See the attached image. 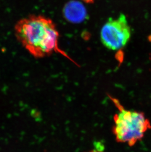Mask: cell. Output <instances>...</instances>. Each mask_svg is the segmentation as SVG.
<instances>
[{"label": "cell", "instance_id": "cell-1", "mask_svg": "<svg viewBox=\"0 0 151 152\" xmlns=\"http://www.w3.org/2000/svg\"><path fill=\"white\" fill-rule=\"evenodd\" d=\"M15 34L19 42L34 57H45L59 52L70 58L60 49L59 32L48 18L30 15L22 19L15 26Z\"/></svg>", "mask_w": 151, "mask_h": 152}, {"label": "cell", "instance_id": "cell-2", "mask_svg": "<svg viewBox=\"0 0 151 152\" xmlns=\"http://www.w3.org/2000/svg\"><path fill=\"white\" fill-rule=\"evenodd\" d=\"M110 99L118 110L113 117V132L116 141L133 146L151 129V122L144 113L126 109L118 99Z\"/></svg>", "mask_w": 151, "mask_h": 152}, {"label": "cell", "instance_id": "cell-3", "mask_svg": "<svg viewBox=\"0 0 151 152\" xmlns=\"http://www.w3.org/2000/svg\"><path fill=\"white\" fill-rule=\"evenodd\" d=\"M131 30L126 16L123 14L110 18L102 28L100 37L104 46L111 50H118L130 40Z\"/></svg>", "mask_w": 151, "mask_h": 152}, {"label": "cell", "instance_id": "cell-4", "mask_svg": "<svg viewBox=\"0 0 151 152\" xmlns=\"http://www.w3.org/2000/svg\"><path fill=\"white\" fill-rule=\"evenodd\" d=\"M66 18L72 22H80L86 16V10L84 7L77 1H71L67 4L64 10Z\"/></svg>", "mask_w": 151, "mask_h": 152}, {"label": "cell", "instance_id": "cell-5", "mask_svg": "<svg viewBox=\"0 0 151 152\" xmlns=\"http://www.w3.org/2000/svg\"><path fill=\"white\" fill-rule=\"evenodd\" d=\"M81 1H83L86 3H93L95 1V0H81Z\"/></svg>", "mask_w": 151, "mask_h": 152}, {"label": "cell", "instance_id": "cell-6", "mask_svg": "<svg viewBox=\"0 0 151 152\" xmlns=\"http://www.w3.org/2000/svg\"><path fill=\"white\" fill-rule=\"evenodd\" d=\"M103 152V151H100L99 150H91V151H89V152Z\"/></svg>", "mask_w": 151, "mask_h": 152}]
</instances>
